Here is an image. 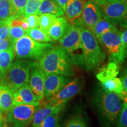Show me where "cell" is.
Wrapping results in <instances>:
<instances>
[{"label": "cell", "mask_w": 127, "mask_h": 127, "mask_svg": "<svg viewBox=\"0 0 127 127\" xmlns=\"http://www.w3.org/2000/svg\"><path fill=\"white\" fill-rule=\"evenodd\" d=\"M117 94L105 90L98 89L94 101L95 109L103 127H114L121 111L123 102Z\"/></svg>", "instance_id": "1"}, {"label": "cell", "mask_w": 127, "mask_h": 127, "mask_svg": "<svg viewBox=\"0 0 127 127\" xmlns=\"http://www.w3.org/2000/svg\"><path fill=\"white\" fill-rule=\"evenodd\" d=\"M39 66L46 75L57 74L68 77L75 75L72 63L61 45L54 46L39 61Z\"/></svg>", "instance_id": "2"}, {"label": "cell", "mask_w": 127, "mask_h": 127, "mask_svg": "<svg viewBox=\"0 0 127 127\" xmlns=\"http://www.w3.org/2000/svg\"><path fill=\"white\" fill-rule=\"evenodd\" d=\"M79 27L84 55L83 66L90 71L99 66L104 62L106 55L93 32L83 27Z\"/></svg>", "instance_id": "3"}, {"label": "cell", "mask_w": 127, "mask_h": 127, "mask_svg": "<svg viewBox=\"0 0 127 127\" xmlns=\"http://www.w3.org/2000/svg\"><path fill=\"white\" fill-rule=\"evenodd\" d=\"M36 64V62L17 60L1 79L0 84L8 87L14 93L23 85L28 84L31 69Z\"/></svg>", "instance_id": "4"}, {"label": "cell", "mask_w": 127, "mask_h": 127, "mask_svg": "<svg viewBox=\"0 0 127 127\" xmlns=\"http://www.w3.org/2000/svg\"><path fill=\"white\" fill-rule=\"evenodd\" d=\"M54 46L49 42H38L27 35H25L14 42L13 48L16 57L19 59L39 61L46 52Z\"/></svg>", "instance_id": "5"}, {"label": "cell", "mask_w": 127, "mask_h": 127, "mask_svg": "<svg viewBox=\"0 0 127 127\" xmlns=\"http://www.w3.org/2000/svg\"><path fill=\"white\" fill-rule=\"evenodd\" d=\"M59 43L67 52L72 64L83 66L84 55L81 39V28L71 24Z\"/></svg>", "instance_id": "6"}, {"label": "cell", "mask_w": 127, "mask_h": 127, "mask_svg": "<svg viewBox=\"0 0 127 127\" xmlns=\"http://www.w3.org/2000/svg\"><path fill=\"white\" fill-rule=\"evenodd\" d=\"M98 5L102 18L115 26L127 28V5L122 0L107 1Z\"/></svg>", "instance_id": "7"}, {"label": "cell", "mask_w": 127, "mask_h": 127, "mask_svg": "<svg viewBox=\"0 0 127 127\" xmlns=\"http://www.w3.org/2000/svg\"><path fill=\"white\" fill-rule=\"evenodd\" d=\"M109 55L108 63H115L120 65L125 61L123 57L121 32L109 31L102 34L98 39Z\"/></svg>", "instance_id": "8"}, {"label": "cell", "mask_w": 127, "mask_h": 127, "mask_svg": "<svg viewBox=\"0 0 127 127\" xmlns=\"http://www.w3.org/2000/svg\"><path fill=\"white\" fill-rule=\"evenodd\" d=\"M36 107L29 104L13 105L7 112L6 120L14 127H27L32 122Z\"/></svg>", "instance_id": "9"}, {"label": "cell", "mask_w": 127, "mask_h": 127, "mask_svg": "<svg viewBox=\"0 0 127 127\" xmlns=\"http://www.w3.org/2000/svg\"><path fill=\"white\" fill-rule=\"evenodd\" d=\"M84 85V79L83 78H76L66 84L58 93L48 99H47L45 102L65 106L69 100L81 93L83 89Z\"/></svg>", "instance_id": "10"}, {"label": "cell", "mask_w": 127, "mask_h": 127, "mask_svg": "<svg viewBox=\"0 0 127 127\" xmlns=\"http://www.w3.org/2000/svg\"><path fill=\"white\" fill-rule=\"evenodd\" d=\"M102 18L98 4L94 0H87L82 15L72 25L81 26L91 30Z\"/></svg>", "instance_id": "11"}, {"label": "cell", "mask_w": 127, "mask_h": 127, "mask_svg": "<svg viewBox=\"0 0 127 127\" xmlns=\"http://www.w3.org/2000/svg\"><path fill=\"white\" fill-rule=\"evenodd\" d=\"M46 74L36 64L31 69L29 78L30 86L37 97L39 102L43 101L44 98V87Z\"/></svg>", "instance_id": "12"}, {"label": "cell", "mask_w": 127, "mask_h": 127, "mask_svg": "<svg viewBox=\"0 0 127 127\" xmlns=\"http://www.w3.org/2000/svg\"><path fill=\"white\" fill-rule=\"evenodd\" d=\"M69 78L67 77L57 74L46 75L44 87V97L48 99L58 93L66 84Z\"/></svg>", "instance_id": "13"}, {"label": "cell", "mask_w": 127, "mask_h": 127, "mask_svg": "<svg viewBox=\"0 0 127 127\" xmlns=\"http://www.w3.org/2000/svg\"><path fill=\"white\" fill-rule=\"evenodd\" d=\"M64 107V106L59 104H50L42 101L35 112L32 120V127H41L42 122L48 116L54 113H60Z\"/></svg>", "instance_id": "14"}, {"label": "cell", "mask_w": 127, "mask_h": 127, "mask_svg": "<svg viewBox=\"0 0 127 127\" xmlns=\"http://www.w3.org/2000/svg\"><path fill=\"white\" fill-rule=\"evenodd\" d=\"M13 97V105L29 104L38 107L40 103L28 84H24L14 92Z\"/></svg>", "instance_id": "15"}, {"label": "cell", "mask_w": 127, "mask_h": 127, "mask_svg": "<svg viewBox=\"0 0 127 127\" xmlns=\"http://www.w3.org/2000/svg\"><path fill=\"white\" fill-rule=\"evenodd\" d=\"M87 0H68L65 17L71 24H73L82 15L85 3Z\"/></svg>", "instance_id": "16"}, {"label": "cell", "mask_w": 127, "mask_h": 127, "mask_svg": "<svg viewBox=\"0 0 127 127\" xmlns=\"http://www.w3.org/2000/svg\"><path fill=\"white\" fill-rule=\"evenodd\" d=\"M70 25L71 24L66 20L65 17L63 16L57 17L54 23L48 31V34L53 41H59L66 32Z\"/></svg>", "instance_id": "17"}, {"label": "cell", "mask_w": 127, "mask_h": 127, "mask_svg": "<svg viewBox=\"0 0 127 127\" xmlns=\"http://www.w3.org/2000/svg\"><path fill=\"white\" fill-rule=\"evenodd\" d=\"M43 14H52L59 17L64 15V12L55 0H43L36 15L39 16Z\"/></svg>", "instance_id": "18"}, {"label": "cell", "mask_w": 127, "mask_h": 127, "mask_svg": "<svg viewBox=\"0 0 127 127\" xmlns=\"http://www.w3.org/2000/svg\"><path fill=\"white\" fill-rule=\"evenodd\" d=\"M15 56L14 48L0 52V80L12 66Z\"/></svg>", "instance_id": "19"}, {"label": "cell", "mask_w": 127, "mask_h": 127, "mask_svg": "<svg viewBox=\"0 0 127 127\" xmlns=\"http://www.w3.org/2000/svg\"><path fill=\"white\" fill-rule=\"evenodd\" d=\"M14 93L5 85L0 84V110L7 113L13 106Z\"/></svg>", "instance_id": "20"}, {"label": "cell", "mask_w": 127, "mask_h": 127, "mask_svg": "<svg viewBox=\"0 0 127 127\" xmlns=\"http://www.w3.org/2000/svg\"><path fill=\"white\" fill-rule=\"evenodd\" d=\"M101 84L103 88L108 91L117 94L122 99L126 95L121 78L118 77L112 78L107 80L103 81L101 82Z\"/></svg>", "instance_id": "21"}, {"label": "cell", "mask_w": 127, "mask_h": 127, "mask_svg": "<svg viewBox=\"0 0 127 127\" xmlns=\"http://www.w3.org/2000/svg\"><path fill=\"white\" fill-rule=\"evenodd\" d=\"M120 65L115 63H108L100 69L96 74V78L100 82L112 78L117 77L120 71Z\"/></svg>", "instance_id": "22"}, {"label": "cell", "mask_w": 127, "mask_h": 127, "mask_svg": "<svg viewBox=\"0 0 127 127\" xmlns=\"http://www.w3.org/2000/svg\"><path fill=\"white\" fill-rule=\"evenodd\" d=\"M112 31H118L117 27L112 24L105 19L102 18L95 25L91 31L98 40L102 34Z\"/></svg>", "instance_id": "23"}, {"label": "cell", "mask_w": 127, "mask_h": 127, "mask_svg": "<svg viewBox=\"0 0 127 127\" xmlns=\"http://www.w3.org/2000/svg\"><path fill=\"white\" fill-rule=\"evenodd\" d=\"M26 34L34 40L39 42H52L53 39L48 35L47 32L39 27L25 30Z\"/></svg>", "instance_id": "24"}, {"label": "cell", "mask_w": 127, "mask_h": 127, "mask_svg": "<svg viewBox=\"0 0 127 127\" xmlns=\"http://www.w3.org/2000/svg\"><path fill=\"white\" fill-rule=\"evenodd\" d=\"M12 17L15 13L10 0H0V20L7 21Z\"/></svg>", "instance_id": "25"}, {"label": "cell", "mask_w": 127, "mask_h": 127, "mask_svg": "<svg viewBox=\"0 0 127 127\" xmlns=\"http://www.w3.org/2000/svg\"><path fill=\"white\" fill-rule=\"evenodd\" d=\"M39 17V27L47 32L56 20L57 16L52 14H43Z\"/></svg>", "instance_id": "26"}, {"label": "cell", "mask_w": 127, "mask_h": 127, "mask_svg": "<svg viewBox=\"0 0 127 127\" xmlns=\"http://www.w3.org/2000/svg\"><path fill=\"white\" fill-rule=\"evenodd\" d=\"M15 11V17L25 18V9L27 0H10Z\"/></svg>", "instance_id": "27"}, {"label": "cell", "mask_w": 127, "mask_h": 127, "mask_svg": "<svg viewBox=\"0 0 127 127\" xmlns=\"http://www.w3.org/2000/svg\"><path fill=\"white\" fill-rule=\"evenodd\" d=\"M43 0H27L25 9V18L32 14H36Z\"/></svg>", "instance_id": "28"}, {"label": "cell", "mask_w": 127, "mask_h": 127, "mask_svg": "<svg viewBox=\"0 0 127 127\" xmlns=\"http://www.w3.org/2000/svg\"><path fill=\"white\" fill-rule=\"evenodd\" d=\"M64 127H88L84 118L80 115H74L69 119Z\"/></svg>", "instance_id": "29"}, {"label": "cell", "mask_w": 127, "mask_h": 127, "mask_svg": "<svg viewBox=\"0 0 127 127\" xmlns=\"http://www.w3.org/2000/svg\"><path fill=\"white\" fill-rule=\"evenodd\" d=\"M114 127H127V105L124 102Z\"/></svg>", "instance_id": "30"}, {"label": "cell", "mask_w": 127, "mask_h": 127, "mask_svg": "<svg viewBox=\"0 0 127 127\" xmlns=\"http://www.w3.org/2000/svg\"><path fill=\"white\" fill-rule=\"evenodd\" d=\"M59 120V113L50 114L42 122L41 127H57Z\"/></svg>", "instance_id": "31"}, {"label": "cell", "mask_w": 127, "mask_h": 127, "mask_svg": "<svg viewBox=\"0 0 127 127\" xmlns=\"http://www.w3.org/2000/svg\"><path fill=\"white\" fill-rule=\"evenodd\" d=\"M25 35H27L25 30L21 27H10L9 38L14 43L19 38L24 36Z\"/></svg>", "instance_id": "32"}, {"label": "cell", "mask_w": 127, "mask_h": 127, "mask_svg": "<svg viewBox=\"0 0 127 127\" xmlns=\"http://www.w3.org/2000/svg\"><path fill=\"white\" fill-rule=\"evenodd\" d=\"M25 20L27 22L29 25V29H32L39 27V17L36 14H32L25 17Z\"/></svg>", "instance_id": "33"}, {"label": "cell", "mask_w": 127, "mask_h": 127, "mask_svg": "<svg viewBox=\"0 0 127 127\" xmlns=\"http://www.w3.org/2000/svg\"><path fill=\"white\" fill-rule=\"evenodd\" d=\"M122 46H123V57L124 60L127 58V28L124 31L121 32Z\"/></svg>", "instance_id": "34"}, {"label": "cell", "mask_w": 127, "mask_h": 127, "mask_svg": "<svg viewBox=\"0 0 127 127\" xmlns=\"http://www.w3.org/2000/svg\"><path fill=\"white\" fill-rule=\"evenodd\" d=\"M14 44V42L9 39V38L7 39H1L0 40V52L13 48Z\"/></svg>", "instance_id": "35"}, {"label": "cell", "mask_w": 127, "mask_h": 127, "mask_svg": "<svg viewBox=\"0 0 127 127\" xmlns=\"http://www.w3.org/2000/svg\"><path fill=\"white\" fill-rule=\"evenodd\" d=\"M9 30L10 27L5 21V24L0 27V40L8 38L9 36Z\"/></svg>", "instance_id": "36"}, {"label": "cell", "mask_w": 127, "mask_h": 127, "mask_svg": "<svg viewBox=\"0 0 127 127\" xmlns=\"http://www.w3.org/2000/svg\"><path fill=\"white\" fill-rule=\"evenodd\" d=\"M121 81L123 82L124 90V92L125 94H127V66L125 68L124 70L123 74L122 75L121 77Z\"/></svg>", "instance_id": "37"}, {"label": "cell", "mask_w": 127, "mask_h": 127, "mask_svg": "<svg viewBox=\"0 0 127 127\" xmlns=\"http://www.w3.org/2000/svg\"><path fill=\"white\" fill-rule=\"evenodd\" d=\"M55 1L59 4V5L62 8L64 12L65 9L66 4H67L68 0H55Z\"/></svg>", "instance_id": "38"}, {"label": "cell", "mask_w": 127, "mask_h": 127, "mask_svg": "<svg viewBox=\"0 0 127 127\" xmlns=\"http://www.w3.org/2000/svg\"><path fill=\"white\" fill-rule=\"evenodd\" d=\"M95 2L98 5L99 4H101V3L107 2V1H115V0H94Z\"/></svg>", "instance_id": "39"}, {"label": "cell", "mask_w": 127, "mask_h": 127, "mask_svg": "<svg viewBox=\"0 0 127 127\" xmlns=\"http://www.w3.org/2000/svg\"><path fill=\"white\" fill-rule=\"evenodd\" d=\"M2 112V111L0 110V127H1V126H2L3 122L4 121V117H3V114Z\"/></svg>", "instance_id": "40"}, {"label": "cell", "mask_w": 127, "mask_h": 127, "mask_svg": "<svg viewBox=\"0 0 127 127\" xmlns=\"http://www.w3.org/2000/svg\"><path fill=\"white\" fill-rule=\"evenodd\" d=\"M123 100L124 102L125 103V104L127 105V94L123 98Z\"/></svg>", "instance_id": "41"}, {"label": "cell", "mask_w": 127, "mask_h": 127, "mask_svg": "<svg viewBox=\"0 0 127 127\" xmlns=\"http://www.w3.org/2000/svg\"><path fill=\"white\" fill-rule=\"evenodd\" d=\"M1 127H12L11 125H9L8 124H6V123H4L2 124V126H1Z\"/></svg>", "instance_id": "42"}, {"label": "cell", "mask_w": 127, "mask_h": 127, "mask_svg": "<svg viewBox=\"0 0 127 127\" xmlns=\"http://www.w3.org/2000/svg\"><path fill=\"white\" fill-rule=\"evenodd\" d=\"M5 23V21H3L0 20V27H1V26H2L3 25H4Z\"/></svg>", "instance_id": "43"}, {"label": "cell", "mask_w": 127, "mask_h": 127, "mask_svg": "<svg viewBox=\"0 0 127 127\" xmlns=\"http://www.w3.org/2000/svg\"><path fill=\"white\" fill-rule=\"evenodd\" d=\"M122 1H123V2H124V3H125V4H126V5H127V0H122Z\"/></svg>", "instance_id": "44"}]
</instances>
